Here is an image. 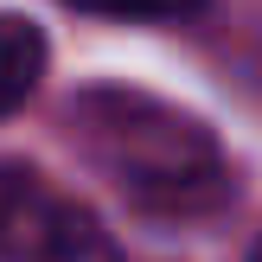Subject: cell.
I'll use <instances>...</instances> for the list:
<instances>
[{"label": "cell", "instance_id": "cell-2", "mask_svg": "<svg viewBox=\"0 0 262 262\" xmlns=\"http://www.w3.org/2000/svg\"><path fill=\"white\" fill-rule=\"evenodd\" d=\"M0 262H122L115 237L45 173L0 166Z\"/></svg>", "mask_w": 262, "mask_h": 262}, {"label": "cell", "instance_id": "cell-3", "mask_svg": "<svg viewBox=\"0 0 262 262\" xmlns=\"http://www.w3.org/2000/svg\"><path fill=\"white\" fill-rule=\"evenodd\" d=\"M45 32H38L26 13H0V122L7 115L26 109V96L38 90V77H45Z\"/></svg>", "mask_w": 262, "mask_h": 262}, {"label": "cell", "instance_id": "cell-5", "mask_svg": "<svg viewBox=\"0 0 262 262\" xmlns=\"http://www.w3.org/2000/svg\"><path fill=\"white\" fill-rule=\"evenodd\" d=\"M250 262H262V243H256V250H250Z\"/></svg>", "mask_w": 262, "mask_h": 262}, {"label": "cell", "instance_id": "cell-1", "mask_svg": "<svg viewBox=\"0 0 262 262\" xmlns=\"http://www.w3.org/2000/svg\"><path fill=\"white\" fill-rule=\"evenodd\" d=\"M77 128H83L90 154L102 160V173L147 217H205L230 199V166L217 135L160 96L115 90V83L83 90Z\"/></svg>", "mask_w": 262, "mask_h": 262}, {"label": "cell", "instance_id": "cell-4", "mask_svg": "<svg viewBox=\"0 0 262 262\" xmlns=\"http://www.w3.org/2000/svg\"><path fill=\"white\" fill-rule=\"evenodd\" d=\"M83 13H102V19H199L211 0H71Z\"/></svg>", "mask_w": 262, "mask_h": 262}]
</instances>
